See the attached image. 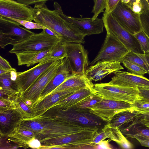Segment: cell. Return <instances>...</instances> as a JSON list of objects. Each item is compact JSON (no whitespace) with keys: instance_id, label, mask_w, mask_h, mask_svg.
<instances>
[{"instance_id":"obj_29","label":"cell","mask_w":149,"mask_h":149,"mask_svg":"<svg viewBox=\"0 0 149 149\" xmlns=\"http://www.w3.org/2000/svg\"><path fill=\"white\" fill-rule=\"evenodd\" d=\"M132 133H123L127 137L135 139L143 146L149 147V130L136 127L132 130Z\"/></svg>"},{"instance_id":"obj_47","label":"cell","mask_w":149,"mask_h":149,"mask_svg":"<svg viewBox=\"0 0 149 149\" xmlns=\"http://www.w3.org/2000/svg\"><path fill=\"white\" fill-rule=\"evenodd\" d=\"M110 141L109 140H103L100 141L97 145L95 148L100 149H112L111 146L109 143Z\"/></svg>"},{"instance_id":"obj_32","label":"cell","mask_w":149,"mask_h":149,"mask_svg":"<svg viewBox=\"0 0 149 149\" xmlns=\"http://www.w3.org/2000/svg\"><path fill=\"white\" fill-rule=\"evenodd\" d=\"M134 35L144 53H149V37L143 29Z\"/></svg>"},{"instance_id":"obj_11","label":"cell","mask_w":149,"mask_h":149,"mask_svg":"<svg viewBox=\"0 0 149 149\" xmlns=\"http://www.w3.org/2000/svg\"><path fill=\"white\" fill-rule=\"evenodd\" d=\"M67 60L72 74L85 75L89 64L87 52L81 43L65 42Z\"/></svg>"},{"instance_id":"obj_19","label":"cell","mask_w":149,"mask_h":149,"mask_svg":"<svg viewBox=\"0 0 149 149\" xmlns=\"http://www.w3.org/2000/svg\"><path fill=\"white\" fill-rule=\"evenodd\" d=\"M22 115L15 108L0 111V133L6 136L13 133L23 120Z\"/></svg>"},{"instance_id":"obj_21","label":"cell","mask_w":149,"mask_h":149,"mask_svg":"<svg viewBox=\"0 0 149 149\" xmlns=\"http://www.w3.org/2000/svg\"><path fill=\"white\" fill-rule=\"evenodd\" d=\"M72 74L66 59L65 58L64 63L59 68L54 78L44 88L36 103L49 95L54 89Z\"/></svg>"},{"instance_id":"obj_37","label":"cell","mask_w":149,"mask_h":149,"mask_svg":"<svg viewBox=\"0 0 149 149\" xmlns=\"http://www.w3.org/2000/svg\"><path fill=\"white\" fill-rule=\"evenodd\" d=\"M94 6L92 12L93 15L92 18L94 19L97 17L98 15L104 12L106 7V0H93Z\"/></svg>"},{"instance_id":"obj_36","label":"cell","mask_w":149,"mask_h":149,"mask_svg":"<svg viewBox=\"0 0 149 149\" xmlns=\"http://www.w3.org/2000/svg\"><path fill=\"white\" fill-rule=\"evenodd\" d=\"M19 23L20 25L24 27L26 29H47L45 27L38 23L33 22L32 21L24 20L19 19L11 18H8Z\"/></svg>"},{"instance_id":"obj_8","label":"cell","mask_w":149,"mask_h":149,"mask_svg":"<svg viewBox=\"0 0 149 149\" xmlns=\"http://www.w3.org/2000/svg\"><path fill=\"white\" fill-rule=\"evenodd\" d=\"M107 32L115 36L129 51L136 54H144L134 35L124 29L112 15L105 12L102 18Z\"/></svg>"},{"instance_id":"obj_10","label":"cell","mask_w":149,"mask_h":149,"mask_svg":"<svg viewBox=\"0 0 149 149\" xmlns=\"http://www.w3.org/2000/svg\"><path fill=\"white\" fill-rule=\"evenodd\" d=\"M129 51L115 36L107 32L104 44L91 64L93 65L101 60L122 63L124 58Z\"/></svg>"},{"instance_id":"obj_6","label":"cell","mask_w":149,"mask_h":149,"mask_svg":"<svg viewBox=\"0 0 149 149\" xmlns=\"http://www.w3.org/2000/svg\"><path fill=\"white\" fill-rule=\"evenodd\" d=\"M98 129L91 131L76 133L67 135L50 139L41 142V149H48L57 146L60 149H80L91 146L95 133Z\"/></svg>"},{"instance_id":"obj_2","label":"cell","mask_w":149,"mask_h":149,"mask_svg":"<svg viewBox=\"0 0 149 149\" xmlns=\"http://www.w3.org/2000/svg\"><path fill=\"white\" fill-rule=\"evenodd\" d=\"M33 131L40 142L49 139L80 132L94 130L97 127H86L68 122L36 116Z\"/></svg>"},{"instance_id":"obj_14","label":"cell","mask_w":149,"mask_h":149,"mask_svg":"<svg viewBox=\"0 0 149 149\" xmlns=\"http://www.w3.org/2000/svg\"><path fill=\"white\" fill-rule=\"evenodd\" d=\"M0 16L30 21L34 19L33 8L15 0H0Z\"/></svg>"},{"instance_id":"obj_46","label":"cell","mask_w":149,"mask_h":149,"mask_svg":"<svg viewBox=\"0 0 149 149\" xmlns=\"http://www.w3.org/2000/svg\"><path fill=\"white\" fill-rule=\"evenodd\" d=\"M13 68L7 60L1 56H0V69L7 70Z\"/></svg>"},{"instance_id":"obj_20","label":"cell","mask_w":149,"mask_h":149,"mask_svg":"<svg viewBox=\"0 0 149 149\" xmlns=\"http://www.w3.org/2000/svg\"><path fill=\"white\" fill-rule=\"evenodd\" d=\"M82 88H70L47 96L32 107L36 117L41 115L59 101L70 96Z\"/></svg>"},{"instance_id":"obj_5","label":"cell","mask_w":149,"mask_h":149,"mask_svg":"<svg viewBox=\"0 0 149 149\" xmlns=\"http://www.w3.org/2000/svg\"><path fill=\"white\" fill-rule=\"evenodd\" d=\"M93 89L94 93L106 99L123 101L133 104L136 100L141 99L137 86H120L109 82L95 84Z\"/></svg>"},{"instance_id":"obj_7","label":"cell","mask_w":149,"mask_h":149,"mask_svg":"<svg viewBox=\"0 0 149 149\" xmlns=\"http://www.w3.org/2000/svg\"><path fill=\"white\" fill-rule=\"evenodd\" d=\"M64 61V58L55 61L28 89L20 94L26 104L32 107L37 103L44 89L54 77Z\"/></svg>"},{"instance_id":"obj_3","label":"cell","mask_w":149,"mask_h":149,"mask_svg":"<svg viewBox=\"0 0 149 149\" xmlns=\"http://www.w3.org/2000/svg\"><path fill=\"white\" fill-rule=\"evenodd\" d=\"M37 116L69 122L86 127H98L102 125V120L90 113L88 109L79 108L75 106L65 109L52 107Z\"/></svg>"},{"instance_id":"obj_13","label":"cell","mask_w":149,"mask_h":149,"mask_svg":"<svg viewBox=\"0 0 149 149\" xmlns=\"http://www.w3.org/2000/svg\"><path fill=\"white\" fill-rule=\"evenodd\" d=\"M134 108L132 104L127 102L103 99L88 109L90 113L108 123L119 112Z\"/></svg>"},{"instance_id":"obj_40","label":"cell","mask_w":149,"mask_h":149,"mask_svg":"<svg viewBox=\"0 0 149 149\" xmlns=\"http://www.w3.org/2000/svg\"><path fill=\"white\" fill-rule=\"evenodd\" d=\"M133 123L140 124L149 128V112L139 113L134 120Z\"/></svg>"},{"instance_id":"obj_43","label":"cell","mask_w":149,"mask_h":149,"mask_svg":"<svg viewBox=\"0 0 149 149\" xmlns=\"http://www.w3.org/2000/svg\"><path fill=\"white\" fill-rule=\"evenodd\" d=\"M27 143L29 147L33 148L40 149L42 147L40 141L35 138L30 140Z\"/></svg>"},{"instance_id":"obj_49","label":"cell","mask_w":149,"mask_h":149,"mask_svg":"<svg viewBox=\"0 0 149 149\" xmlns=\"http://www.w3.org/2000/svg\"><path fill=\"white\" fill-rule=\"evenodd\" d=\"M17 71L14 68H13L11 69H0V75L3 74H6L8 73H11L12 72Z\"/></svg>"},{"instance_id":"obj_16","label":"cell","mask_w":149,"mask_h":149,"mask_svg":"<svg viewBox=\"0 0 149 149\" xmlns=\"http://www.w3.org/2000/svg\"><path fill=\"white\" fill-rule=\"evenodd\" d=\"M120 63L119 62L101 60L87 68L85 75L92 81H100L115 71L123 69Z\"/></svg>"},{"instance_id":"obj_42","label":"cell","mask_w":149,"mask_h":149,"mask_svg":"<svg viewBox=\"0 0 149 149\" xmlns=\"http://www.w3.org/2000/svg\"><path fill=\"white\" fill-rule=\"evenodd\" d=\"M139 94L141 97V99L147 102H149V89L138 87Z\"/></svg>"},{"instance_id":"obj_51","label":"cell","mask_w":149,"mask_h":149,"mask_svg":"<svg viewBox=\"0 0 149 149\" xmlns=\"http://www.w3.org/2000/svg\"><path fill=\"white\" fill-rule=\"evenodd\" d=\"M123 3L128 5L130 1V0H120Z\"/></svg>"},{"instance_id":"obj_23","label":"cell","mask_w":149,"mask_h":149,"mask_svg":"<svg viewBox=\"0 0 149 149\" xmlns=\"http://www.w3.org/2000/svg\"><path fill=\"white\" fill-rule=\"evenodd\" d=\"M93 93V88H81L70 96L59 101L52 107L60 109H65L71 108Z\"/></svg>"},{"instance_id":"obj_38","label":"cell","mask_w":149,"mask_h":149,"mask_svg":"<svg viewBox=\"0 0 149 149\" xmlns=\"http://www.w3.org/2000/svg\"><path fill=\"white\" fill-rule=\"evenodd\" d=\"M140 18L142 29L149 37V9L140 13Z\"/></svg>"},{"instance_id":"obj_33","label":"cell","mask_w":149,"mask_h":149,"mask_svg":"<svg viewBox=\"0 0 149 149\" xmlns=\"http://www.w3.org/2000/svg\"><path fill=\"white\" fill-rule=\"evenodd\" d=\"M122 63L128 70L133 74L143 76L145 74H147V72L142 68L129 60L123 59Z\"/></svg>"},{"instance_id":"obj_12","label":"cell","mask_w":149,"mask_h":149,"mask_svg":"<svg viewBox=\"0 0 149 149\" xmlns=\"http://www.w3.org/2000/svg\"><path fill=\"white\" fill-rule=\"evenodd\" d=\"M111 13L120 24L130 33L134 35L142 30L140 14L134 12L120 1Z\"/></svg>"},{"instance_id":"obj_31","label":"cell","mask_w":149,"mask_h":149,"mask_svg":"<svg viewBox=\"0 0 149 149\" xmlns=\"http://www.w3.org/2000/svg\"><path fill=\"white\" fill-rule=\"evenodd\" d=\"M103 99L96 94L93 93L81 101L75 106L79 108L88 109L100 102Z\"/></svg>"},{"instance_id":"obj_25","label":"cell","mask_w":149,"mask_h":149,"mask_svg":"<svg viewBox=\"0 0 149 149\" xmlns=\"http://www.w3.org/2000/svg\"><path fill=\"white\" fill-rule=\"evenodd\" d=\"M51 49L41 52L16 54L18 65H26L27 67H29L37 63H39L40 61L49 53Z\"/></svg>"},{"instance_id":"obj_9","label":"cell","mask_w":149,"mask_h":149,"mask_svg":"<svg viewBox=\"0 0 149 149\" xmlns=\"http://www.w3.org/2000/svg\"><path fill=\"white\" fill-rule=\"evenodd\" d=\"M18 22L0 16V46L3 49L9 45H13L35 33L21 27Z\"/></svg>"},{"instance_id":"obj_41","label":"cell","mask_w":149,"mask_h":149,"mask_svg":"<svg viewBox=\"0 0 149 149\" xmlns=\"http://www.w3.org/2000/svg\"><path fill=\"white\" fill-rule=\"evenodd\" d=\"M120 0H106V7L104 12L111 13L115 9Z\"/></svg>"},{"instance_id":"obj_45","label":"cell","mask_w":149,"mask_h":149,"mask_svg":"<svg viewBox=\"0 0 149 149\" xmlns=\"http://www.w3.org/2000/svg\"><path fill=\"white\" fill-rule=\"evenodd\" d=\"M137 54L143 61L148 70V74H149V53Z\"/></svg>"},{"instance_id":"obj_18","label":"cell","mask_w":149,"mask_h":149,"mask_svg":"<svg viewBox=\"0 0 149 149\" xmlns=\"http://www.w3.org/2000/svg\"><path fill=\"white\" fill-rule=\"evenodd\" d=\"M114 76L109 82L125 87L137 86L149 89V79L141 76L120 70L114 72Z\"/></svg>"},{"instance_id":"obj_44","label":"cell","mask_w":149,"mask_h":149,"mask_svg":"<svg viewBox=\"0 0 149 149\" xmlns=\"http://www.w3.org/2000/svg\"><path fill=\"white\" fill-rule=\"evenodd\" d=\"M17 1L26 5L36 4L43 2H46L49 0H15Z\"/></svg>"},{"instance_id":"obj_24","label":"cell","mask_w":149,"mask_h":149,"mask_svg":"<svg viewBox=\"0 0 149 149\" xmlns=\"http://www.w3.org/2000/svg\"><path fill=\"white\" fill-rule=\"evenodd\" d=\"M139 113L135 108L126 109L115 115L107 124L109 127L119 128L126 123L134 121Z\"/></svg>"},{"instance_id":"obj_28","label":"cell","mask_w":149,"mask_h":149,"mask_svg":"<svg viewBox=\"0 0 149 149\" xmlns=\"http://www.w3.org/2000/svg\"><path fill=\"white\" fill-rule=\"evenodd\" d=\"M15 109L22 115L23 120H28L36 117L32 107L26 104L22 99L19 93L14 100Z\"/></svg>"},{"instance_id":"obj_15","label":"cell","mask_w":149,"mask_h":149,"mask_svg":"<svg viewBox=\"0 0 149 149\" xmlns=\"http://www.w3.org/2000/svg\"><path fill=\"white\" fill-rule=\"evenodd\" d=\"M55 61L51 60L44 63H39L27 70L17 72L15 81L19 94H21L28 89Z\"/></svg>"},{"instance_id":"obj_50","label":"cell","mask_w":149,"mask_h":149,"mask_svg":"<svg viewBox=\"0 0 149 149\" xmlns=\"http://www.w3.org/2000/svg\"><path fill=\"white\" fill-rule=\"evenodd\" d=\"M139 3H140L139 0H130V2L128 5L132 9L134 4Z\"/></svg>"},{"instance_id":"obj_30","label":"cell","mask_w":149,"mask_h":149,"mask_svg":"<svg viewBox=\"0 0 149 149\" xmlns=\"http://www.w3.org/2000/svg\"><path fill=\"white\" fill-rule=\"evenodd\" d=\"M0 89L11 92L19 93L15 81L11 78V73H8L0 75Z\"/></svg>"},{"instance_id":"obj_1","label":"cell","mask_w":149,"mask_h":149,"mask_svg":"<svg viewBox=\"0 0 149 149\" xmlns=\"http://www.w3.org/2000/svg\"><path fill=\"white\" fill-rule=\"evenodd\" d=\"M46 2L35 4L33 8L34 21L52 31L66 43H84L86 36L74 25L66 19L61 6L57 2L54 3V10L48 8Z\"/></svg>"},{"instance_id":"obj_39","label":"cell","mask_w":149,"mask_h":149,"mask_svg":"<svg viewBox=\"0 0 149 149\" xmlns=\"http://www.w3.org/2000/svg\"><path fill=\"white\" fill-rule=\"evenodd\" d=\"M132 104L140 113L149 112V102L139 99L135 101Z\"/></svg>"},{"instance_id":"obj_35","label":"cell","mask_w":149,"mask_h":149,"mask_svg":"<svg viewBox=\"0 0 149 149\" xmlns=\"http://www.w3.org/2000/svg\"><path fill=\"white\" fill-rule=\"evenodd\" d=\"M123 59L127 60L136 64L144 69L148 73L147 68L143 61L137 55V54L129 51Z\"/></svg>"},{"instance_id":"obj_26","label":"cell","mask_w":149,"mask_h":149,"mask_svg":"<svg viewBox=\"0 0 149 149\" xmlns=\"http://www.w3.org/2000/svg\"><path fill=\"white\" fill-rule=\"evenodd\" d=\"M105 125L108 135V138L110 141L115 142L122 148L132 149L134 148L133 145L123 135L119 127H109L107 124Z\"/></svg>"},{"instance_id":"obj_17","label":"cell","mask_w":149,"mask_h":149,"mask_svg":"<svg viewBox=\"0 0 149 149\" xmlns=\"http://www.w3.org/2000/svg\"><path fill=\"white\" fill-rule=\"evenodd\" d=\"M63 17L76 26L85 36L98 34L103 32L104 27L102 18H79L67 16L63 13Z\"/></svg>"},{"instance_id":"obj_22","label":"cell","mask_w":149,"mask_h":149,"mask_svg":"<svg viewBox=\"0 0 149 149\" xmlns=\"http://www.w3.org/2000/svg\"><path fill=\"white\" fill-rule=\"evenodd\" d=\"M94 84L85 75L72 74L49 95L74 88H93Z\"/></svg>"},{"instance_id":"obj_48","label":"cell","mask_w":149,"mask_h":149,"mask_svg":"<svg viewBox=\"0 0 149 149\" xmlns=\"http://www.w3.org/2000/svg\"><path fill=\"white\" fill-rule=\"evenodd\" d=\"M142 7L143 12L149 9V0H139Z\"/></svg>"},{"instance_id":"obj_4","label":"cell","mask_w":149,"mask_h":149,"mask_svg":"<svg viewBox=\"0 0 149 149\" xmlns=\"http://www.w3.org/2000/svg\"><path fill=\"white\" fill-rule=\"evenodd\" d=\"M61 40V38L49 34L44 29L41 32L35 33L13 45L9 52L16 54L45 51L51 49Z\"/></svg>"},{"instance_id":"obj_27","label":"cell","mask_w":149,"mask_h":149,"mask_svg":"<svg viewBox=\"0 0 149 149\" xmlns=\"http://www.w3.org/2000/svg\"><path fill=\"white\" fill-rule=\"evenodd\" d=\"M66 56L65 42L61 40L52 48L49 53L39 63H44L51 60L56 61L64 59Z\"/></svg>"},{"instance_id":"obj_34","label":"cell","mask_w":149,"mask_h":149,"mask_svg":"<svg viewBox=\"0 0 149 149\" xmlns=\"http://www.w3.org/2000/svg\"><path fill=\"white\" fill-rule=\"evenodd\" d=\"M108 138V135L105 125L101 130H98L95 133L93 138L91 146L93 148H95V146L101 141Z\"/></svg>"}]
</instances>
